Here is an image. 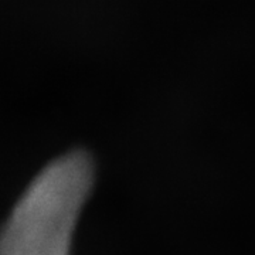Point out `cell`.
Here are the masks:
<instances>
[{"label":"cell","instance_id":"obj_1","mask_svg":"<svg viewBox=\"0 0 255 255\" xmlns=\"http://www.w3.org/2000/svg\"><path fill=\"white\" fill-rule=\"evenodd\" d=\"M95 183V163L84 149L46 164L0 226V255H73L82 210Z\"/></svg>","mask_w":255,"mask_h":255}]
</instances>
